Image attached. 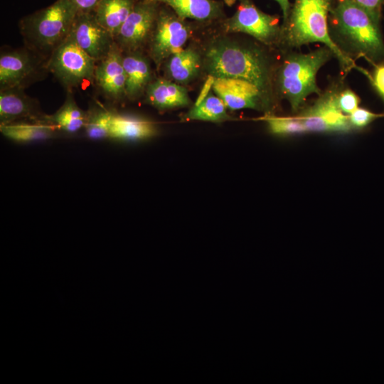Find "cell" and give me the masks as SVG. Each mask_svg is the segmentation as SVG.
I'll return each mask as SVG.
<instances>
[{
    "label": "cell",
    "mask_w": 384,
    "mask_h": 384,
    "mask_svg": "<svg viewBox=\"0 0 384 384\" xmlns=\"http://www.w3.org/2000/svg\"><path fill=\"white\" fill-rule=\"evenodd\" d=\"M330 0H295L284 36L292 46L322 43L346 67L351 65L347 57L329 36L327 16Z\"/></svg>",
    "instance_id": "obj_3"
},
{
    "label": "cell",
    "mask_w": 384,
    "mask_h": 384,
    "mask_svg": "<svg viewBox=\"0 0 384 384\" xmlns=\"http://www.w3.org/2000/svg\"><path fill=\"white\" fill-rule=\"evenodd\" d=\"M94 82L110 101L117 102L126 97L122 50L116 43L107 55L96 63Z\"/></svg>",
    "instance_id": "obj_13"
},
{
    "label": "cell",
    "mask_w": 384,
    "mask_h": 384,
    "mask_svg": "<svg viewBox=\"0 0 384 384\" xmlns=\"http://www.w3.org/2000/svg\"><path fill=\"white\" fill-rule=\"evenodd\" d=\"M334 14L340 33L354 49L374 61L384 58L380 21L353 0L341 1Z\"/></svg>",
    "instance_id": "obj_4"
},
{
    "label": "cell",
    "mask_w": 384,
    "mask_h": 384,
    "mask_svg": "<svg viewBox=\"0 0 384 384\" xmlns=\"http://www.w3.org/2000/svg\"><path fill=\"white\" fill-rule=\"evenodd\" d=\"M329 48L287 58L278 73V86L282 95L297 110L312 93H319L316 77L318 70L330 55Z\"/></svg>",
    "instance_id": "obj_5"
},
{
    "label": "cell",
    "mask_w": 384,
    "mask_h": 384,
    "mask_svg": "<svg viewBox=\"0 0 384 384\" xmlns=\"http://www.w3.org/2000/svg\"><path fill=\"white\" fill-rule=\"evenodd\" d=\"M139 0H102L93 11L100 24L114 37Z\"/></svg>",
    "instance_id": "obj_20"
},
{
    "label": "cell",
    "mask_w": 384,
    "mask_h": 384,
    "mask_svg": "<svg viewBox=\"0 0 384 384\" xmlns=\"http://www.w3.org/2000/svg\"><path fill=\"white\" fill-rule=\"evenodd\" d=\"M122 64L126 75V97L135 100L145 94L153 80L149 59L142 50L122 52Z\"/></svg>",
    "instance_id": "obj_16"
},
{
    "label": "cell",
    "mask_w": 384,
    "mask_h": 384,
    "mask_svg": "<svg viewBox=\"0 0 384 384\" xmlns=\"http://www.w3.org/2000/svg\"><path fill=\"white\" fill-rule=\"evenodd\" d=\"M190 34L188 25L176 14L159 11L147 44L149 56L156 68L159 69L171 55L183 48Z\"/></svg>",
    "instance_id": "obj_7"
},
{
    "label": "cell",
    "mask_w": 384,
    "mask_h": 384,
    "mask_svg": "<svg viewBox=\"0 0 384 384\" xmlns=\"http://www.w3.org/2000/svg\"><path fill=\"white\" fill-rule=\"evenodd\" d=\"M57 129L45 122H18L0 125L1 134L17 142H29L51 139Z\"/></svg>",
    "instance_id": "obj_21"
},
{
    "label": "cell",
    "mask_w": 384,
    "mask_h": 384,
    "mask_svg": "<svg viewBox=\"0 0 384 384\" xmlns=\"http://www.w3.org/2000/svg\"><path fill=\"white\" fill-rule=\"evenodd\" d=\"M157 4L152 0L137 1L114 38L122 52L142 50L147 46L159 11Z\"/></svg>",
    "instance_id": "obj_9"
},
{
    "label": "cell",
    "mask_w": 384,
    "mask_h": 384,
    "mask_svg": "<svg viewBox=\"0 0 384 384\" xmlns=\"http://www.w3.org/2000/svg\"><path fill=\"white\" fill-rule=\"evenodd\" d=\"M382 95L384 97V93Z\"/></svg>",
    "instance_id": "obj_33"
},
{
    "label": "cell",
    "mask_w": 384,
    "mask_h": 384,
    "mask_svg": "<svg viewBox=\"0 0 384 384\" xmlns=\"http://www.w3.org/2000/svg\"><path fill=\"white\" fill-rule=\"evenodd\" d=\"M170 6L181 19L208 21L220 14L219 4L213 0H152Z\"/></svg>",
    "instance_id": "obj_23"
},
{
    "label": "cell",
    "mask_w": 384,
    "mask_h": 384,
    "mask_svg": "<svg viewBox=\"0 0 384 384\" xmlns=\"http://www.w3.org/2000/svg\"><path fill=\"white\" fill-rule=\"evenodd\" d=\"M202 58L204 69L213 78L245 80L265 93L269 82L268 68L263 55L255 49L220 38L208 46Z\"/></svg>",
    "instance_id": "obj_1"
},
{
    "label": "cell",
    "mask_w": 384,
    "mask_h": 384,
    "mask_svg": "<svg viewBox=\"0 0 384 384\" xmlns=\"http://www.w3.org/2000/svg\"><path fill=\"white\" fill-rule=\"evenodd\" d=\"M97 62L83 51L70 33L46 60L48 72L68 90L94 82Z\"/></svg>",
    "instance_id": "obj_6"
},
{
    "label": "cell",
    "mask_w": 384,
    "mask_h": 384,
    "mask_svg": "<svg viewBox=\"0 0 384 384\" xmlns=\"http://www.w3.org/2000/svg\"><path fill=\"white\" fill-rule=\"evenodd\" d=\"M263 119L267 122L269 129L274 134L291 135L307 132L299 115L296 117L268 115Z\"/></svg>",
    "instance_id": "obj_26"
},
{
    "label": "cell",
    "mask_w": 384,
    "mask_h": 384,
    "mask_svg": "<svg viewBox=\"0 0 384 384\" xmlns=\"http://www.w3.org/2000/svg\"><path fill=\"white\" fill-rule=\"evenodd\" d=\"M78 12H93L102 0H70Z\"/></svg>",
    "instance_id": "obj_30"
},
{
    "label": "cell",
    "mask_w": 384,
    "mask_h": 384,
    "mask_svg": "<svg viewBox=\"0 0 384 384\" xmlns=\"http://www.w3.org/2000/svg\"><path fill=\"white\" fill-rule=\"evenodd\" d=\"M70 34L78 46L97 63L107 55L115 43L112 35L100 24L93 12H78Z\"/></svg>",
    "instance_id": "obj_11"
},
{
    "label": "cell",
    "mask_w": 384,
    "mask_h": 384,
    "mask_svg": "<svg viewBox=\"0 0 384 384\" xmlns=\"http://www.w3.org/2000/svg\"><path fill=\"white\" fill-rule=\"evenodd\" d=\"M78 12L70 0H56L22 18L19 28L26 47L46 61L70 35Z\"/></svg>",
    "instance_id": "obj_2"
},
{
    "label": "cell",
    "mask_w": 384,
    "mask_h": 384,
    "mask_svg": "<svg viewBox=\"0 0 384 384\" xmlns=\"http://www.w3.org/2000/svg\"><path fill=\"white\" fill-rule=\"evenodd\" d=\"M225 27L228 32L246 33L265 43L276 41L280 33L278 19L263 13L247 0L241 2Z\"/></svg>",
    "instance_id": "obj_10"
},
{
    "label": "cell",
    "mask_w": 384,
    "mask_h": 384,
    "mask_svg": "<svg viewBox=\"0 0 384 384\" xmlns=\"http://www.w3.org/2000/svg\"><path fill=\"white\" fill-rule=\"evenodd\" d=\"M358 6L364 9L374 18L380 21V11L384 0H353Z\"/></svg>",
    "instance_id": "obj_29"
},
{
    "label": "cell",
    "mask_w": 384,
    "mask_h": 384,
    "mask_svg": "<svg viewBox=\"0 0 384 384\" xmlns=\"http://www.w3.org/2000/svg\"><path fill=\"white\" fill-rule=\"evenodd\" d=\"M307 132H346L353 127L348 116L340 110L337 95L327 94L301 113Z\"/></svg>",
    "instance_id": "obj_12"
},
{
    "label": "cell",
    "mask_w": 384,
    "mask_h": 384,
    "mask_svg": "<svg viewBox=\"0 0 384 384\" xmlns=\"http://www.w3.org/2000/svg\"><path fill=\"white\" fill-rule=\"evenodd\" d=\"M212 88L232 110L259 108L264 94L253 83L238 78H214Z\"/></svg>",
    "instance_id": "obj_15"
},
{
    "label": "cell",
    "mask_w": 384,
    "mask_h": 384,
    "mask_svg": "<svg viewBox=\"0 0 384 384\" xmlns=\"http://www.w3.org/2000/svg\"><path fill=\"white\" fill-rule=\"evenodd\" d=\"M373 82L378 91L384 93V65L379 66L375 70Z\"/></svg>",
    "instance_id": "obj_31"
},
{
    "label": "cell",
    "mask_w": 384,
    "mask_h": 384,
    "mask_svg": "<svg viewBox=\"0 0 384 384\" xmlns=\"http://www.w3.org/2000/svg\"><path fill=\"white\" fill-rule=\"evenodd\" d=\"M46 63L26 47L1 53V89H24L41 77L42 72L47 71Z\"/></svg>",
    "instance_id": "obj_8"
},
{
    "label": "cell",
    "mask_w": 384,
    "mask_h": 384,
    "mask_svg": "<svg viewBox=\"0 0 384 384\" xmlns=\"http://www.w3.org/2000/svg\"><path fill=\"white\" fill-rule=\"evenodd\" d=\"M224 102L217 95H206L184 116L186 119L220 122L230 119Z\"/></svg>",
    "instance_id": "obj_24"
},
{
    "label": "cell",
    "mask_w": 384,
    "mask_h": 384,
    "mask_svg": "<svg viewBox=\"0 0 384 384\" xmlns=\"http://www.w3.org/2000/svg\"><path fill=\"white\" fill-rule=\"evenodd\" d=\"M348 116L353 128H363L375 119L383 117L384 114H375L364 108L358 107Z\"/></svg>",
    "instance_id": "obj_27"
},
{
    "label": "cell",
    "mask_w": 384,
    "mask_h": 384,
    "mask_svg": "<svg viewBox=\"0 0 384 384\" xmlns=\"http://www.w3.org/2000/svg\"><path fill=\"white\" fill-rule=\"evenodd\" d=\"M230 1H233V0H230Z\"/></svg>",
    "instance_id": "obj_34"
},
{
    "label": "cell",
    "mask_w": 384,
    "mask_h": 384,
    "mask_svg": "<svg viewBox=\"0 0 384 384\" xmlns=\"http://www.w3.org/2000/svg\"><path fill=\"white\" fill-rule=\"evenodd\" d=\"M337 102L341 112L349 115L358 107L359 99L353 91L346 90L337 95Z\"/></svg>",
    "instance_id": "obj_28"
},
{
    "label": "cell",
    "mask_w": 384,
    "mask_h": 384,
    "mask_svg": "<svg viewBox=\"0 0 384 384\" xmlns=\"http://www.w3.org/2000/svg\"><path fill=\"white\" fill-rule=\"evenodd\" d=\"M163 65L166 78L184 85L197 77L203 65V58L197 50L183 48L169 57Z\"/></svg>",
    "instance_id": "obj_18"
},
{
    "label": "cell",
    "mask_w": 384,
    "mask_h": 384,
    "mask_svg": "<svg viewBox=\"0 0 384 384\" xmlns=\"http://www.w3.org/2000/svg\"><path fill=\"white\" fill-rule=\"evenodd\" d=\"M24 89L5 88L0 91V125L18 122H45L36 100Z\"/></svg>",
    "instance_id": "obj_14"
},
{
    "label": "cell",
    "mask_w": 384,
    "mask_h": 384,
    "mask_svg": "<svg viewBox=\"0 0 384 384\" xmlns=\"http://www.w3.org/2000/svg\"><path fill=\"white\" fill-rule=\"evenodd\" d=\"M112 110L93 106L87 112L85 131L92 139L110 138Z\"/></svg>",
    "instance_id": "obj_25"
},
{
    "label": "cell",
    "mask_w": 384,
    "mask_h": 384,
    "mask_svg": "<svg viewBox=\"0 0 384 384\" xmlns=\"http://www.w3.org/2000/svg\"><path fill=\"white\" fill-rule=\"evenodd\" d=\"M87 112L80 109L70 92L67 95L63 105L53 114L44 116V121L58 130L75 133L85 127Z\"/></svg>",
    "instance_id": "obj_22"
},
{
    "label": "cell",
    "mask_w": 384,
    "mask_h": 384,
    "mask_svg": "<svg viewBox=\"0 0 384 384\" xmlns=\"http://www.w3.org/2000/svg\"><path fill=\"white\" fill-rule=\"evenodd\" d=\"M145 101L159 110L190 105L186 89L166 78H157L149 83L145 92Z\"/></svg>",
    "instance_id": "obj_17"
},
{
    "label": "cell",
    "mask_w": 384,
    "mask_h": 384,
    "mask_svg": "<svg viewBox=\"0 0 384 384\" xmlns=\"http://www.w3.org/2000/svg\"><path fill=\"white\" fill-rule=\"evenodd\" d=\"M157 131L156 124L150 120L112 111L110 139L142 140L153 137Z\"/></svg>",
    "instance_id": "obj_19"
},
{
    "label": "cell",
    "mask_w": 384,
    "mask_h": 384,
    "mask_svg": "<svg viewBox=\"0 0 384 384\" xmlns=\"http://www.w3.org/2000/svg\"><path fill=\"white\" fill-rule=\"evenodd\" d=\"M275 1H277L279 3L283 13L284 19V21H287V17H288L289 8V0H275Z\"/></svg>",
    "instance_id": "obj_32"
}]
</instances>
